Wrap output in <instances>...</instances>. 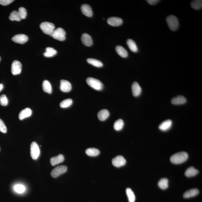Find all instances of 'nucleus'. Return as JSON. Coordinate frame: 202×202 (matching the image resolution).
Wrapping results in <instances>:
<instances>
[{"label":"nucleus","instance_id":"1","mask_svg":"<svg viewBox=\"0 0 202 202\" xmlns=\"http://www.w3.org/2000/svg\"><path fill=\"white\" fill-rule=\"evenodd\" d=\"M188 158V155L185 152H178L172 155L170 161L174 164H182L185 162Z\"/></svg>","mask_w":202,"mask_h":202},{"label":"nucleus","instance_id":"2","mask_svg":"<svg viewBox=\"0 0 202 202\" xmlns=\"http://www.w3.org/2000/svg\"><path fill=\"white\" fill-rule=\"evenodd\" d=\"M86 82L90 87L96 90L101 91L103 89V84L97 79L91 77H88L87 79Z\"/></svg>","mask_w":202,"mask_h":202},{"label":"nucleus","instance_id":"3","mask_svg":"<svg viewBox=\"0 0 202 202\" xmlns=\"http://www.w3.org/2000/svg\"><path fill=\"white\" fill-rule=\"evenodd\" d=\"M166 21L170 30L175 31L178 29L179 22L176 17L173 15H169L166 18Z\"/></svg>","mask_w":202,"mask_h":202},{"label":"nucleus","instance_id":"4","mask_svg":"<svg viewBox=\"0 0 202 202\" xmlns=\"http://www.w3.org/2000/svg\"><path fill=\"white\" fill-rule=\"evenodd\" d=\"M40 27L43 33L46 35H50L55 30V27L53 23L44 22L40 24Z\"/></svg>","mask_w":202,"mask_h":202},{"label":"nucleus","instance_id":"5","mask_svg":"<svg viewBox=\"0 0 202 202\" xmlns=\"http://www.w3.org/2000/svg\"><path fill=\"white\" fill-rule=\"evenodd\" d=\"M66 32L63 28L59 27L55 29L50 36L55 39L63 41L66 39Z\"/></svg>","mask_w":202,"mask_h":202},{"label":"nucleus","instance_id":"6","mask_svg":"<svg viewBox=\"0 0 202 202\" xmlns=\"http://www.w3.org/2000/svg\"><path fill=\"white\" fill-rule=\"evenodd\" d=\"M40 150L38 144L35 141L32 143L30 145V155L34 160H36L39 156Z\"/></svg>","mask_w":202,"mask_h":202},{"label":"nucleus","instance_id":"7","mask_svg":"<svg viewBox=\"0 0 202 202\" xmlns=\"http://www.w3.org/2000/svg\"><path fill=\"white\" fill-rule=\"evenodd\" d=\"M67 170V167L66 166H58L52 170L51 172V176L54 178H57L61 175L66 172Z\"/></svg>","mask_w":202,"mask_h":202},{"label":"nucleus","instance_id":"8","mask_svg":"<svg viewBox=\"0 0 202 202\" xmlns=\"http://www.w3.org/2000/svg\"><path fill=\"white\" fill-rule=\"evenodd\" d=\"M112 163L115 167H120L125 165L126 160L123 156L118 155L113 158L112 160Z\"/></svg>","mask_w":202,"mask_h":202},{"label":"nucleus","instance_id":"9","mask_svg":"<svg viewBox=\"0 0 202 202\" xmlns=\"http://www.w3.org/2000/svg\"><path fill=\"white\" fill-rule=\"evenodd\" d=\"M22 70V64L19 61L14 60L11 65V72L12 74L16 75L21 73Z\"/></svg>","mask_w":202,"mask_h":202},{"label":"nucleus","instance_id":"10","mask_svg":"<svg viewBox=\"0 0 202 202\" xmlns=\"http://www.w3.org/2000/svg\"><path fill=\"white\" fill-rule=\"evenodd\" d=\"M12 40L15 43L23 44L27 41L28 37L24 34H18L12 37Z\"/></svg>","mask_w":202,"mask_h":202},{"label":"nucleus","instance_id":"11","mask_svg":"<svg viewBox=\"0 0 202 202\" xmlns=\"http://www.w3.org/2000/svg\"><path fill=\"white\" fill-rule=\"evenodd\" d=\"M60 89L62 91L68 93L71 90V85L70 82L66 80H61L60 81Z\"/></svg>","mask_w":202,"mask_h":202},{"label":"nucleus","instance_id":"12","mask_svg":"<svg viewBox=\"0 0 202 202\" xmlns=\"http://www.w3.org/2000/svg\"><path fill=\"white\" fill-rule=\"evenodd\" d=\"M107 22L110 25L113 26H119L122 24L123 21L121 18L117 17H111L108 18Z\"/></svg>","mask_w":202,"mask_h":202},{"label":"nucleus","instance_id":"13","mask_svg":"<svg viewBox=\"0 0 202 202\" xmlns=\"http://www.w3.org/2000/svg\"><path fill=\"white\" fill-rule=\"evenodd\" d=\"M132 93L134 96L137 97L140 95L141 93V88L137 82H134L132 85Z\"/></svg>","mask_w":202,"mask_h":202},{"label":"nucleus","instance_id":"14","mask_svg":"<svg viewBox=\"0 0 202 202\" xmlns=\"http://www.w3.org/2000/svg\"><path fill=\"white\" fill-rule=\"evenodd\" d=\"M172 120H167L164 121L160 124L159 126V130L163 131H166L170 130L172 125Z\"/></svg>","mask_w":202,"mask_h":202},{"label":"nucleus","instance_id":"15","mask_svg":"<svg viewBox=\"0 0 202 202\" xmlns=\"http://www.w3.org/2000/svg\"><path fill=\"white\" fill-rule=\"evenodd\" d=\"M82 13L88 17L92 16L93 12L90 6L88 4H83L81 8Z\"/></svg>","mask_w":202,"mask_h":202},{"label":"nucleus","instance_id":"16","mask_svg":"<svg viewBox=\"0 0 202 202\" xmlns=\"http://www.w3.org/2000/svg\"><path fill=\"white\" fill-rule=\"evenodd\" d=\"M82 43L85 46H90L93 44V40L91 36L87 33L82 34L81 37Z\"/></svg>","mask_w":202,"mask_h":202},{"label":"nucleus","instance_id":"17","mask_svg":"<svg viewBox=\"0 0 202 202\" xmlns=\"http://www.w3.org/2000/svg\"><path fill=\"white\" fill-rule=\"evenodd\" d=\"M186 99L183 96H179L174 97L172 100V103L174 105H183L186 102Z\"/></svg>","mask_w":202,"mask_h":202},{"label":"nucleus","instance_id":"18","mask_svg":"<svg viewBox=\"0 0 202 202\" xmlns=\"http://www.w3.org/2000/svg\"><path fill=\"white\" fill-rule=\"evenodd\" d=\"M32 114V110L29 108H26L20 112L18 117L20 120H22L26 118L30 117Z\"/></svg>","mask_w":202,"mask_h":202},{"label":"nucleus","instance_id":"19","mask_svg":"<svg viewBox=\"0 0 202 202\" xmlns=\"http://www.w3.org/2000/svg\"><path fill=\"white\" fill-rule=\"evenodd\" d=\"M199 194V191L196 188L192 189L187 191L183 194V197L185 198H189L196 196Z\"/></svg>","mask_w":202,"mask_h":202},{"label":"nucleus","instance_id":"20","mask_svg":"<svg viewBox=\"0 0 202 202\" xmlns=\"http://www.w3.org/2000/svg\"><path fill=\"white\" fill-rule=\"evenodd\" d=\"M65 157L62 154H60L58 155V156L51 158L50 163L51 165L55 166L60 164L61 163H63Z\"/></svg>","mask_w":202,"mask_h":202},{"label":"nucleus","instance_id":"21","mask_svg":"<svg viewBox=\"0 0 202 202\" xmlns=\"http://www.w3.org/2000/svg\"><path fill=\"white\" fill-rule=\"evenodd\" d=\"M109 112L108 110L103 109L99 112L97 116L99 120L103 121L106 120L109 117Z\"/></svg>","mask_w":202,"mask_h":202},{"label":"nucleus","instance_id":"22","mask_svg":"<svg viewBox=\"0 0 202 202\" xmlns=\"http://www.w3.org/2000/svg\"><path fill=\"white\" fill-rule=\"evenodd\" d=\"M198 170L195 169V168L191 167L186 169L185 172V175L186 177L190 178V177L195 176L198 174Z\"/></svg>","mask_w":202,"mask_h":202},{"label":"nucleus","instance_id":"23","mask_svg":"<svg viewBox=\"0 0 202 202\" xmlns=\"http://www.w3.org/2000/svg\"><path fill=\"white\" fill-rule=\"evenodd\" d=\"M116 51L118 55L123 58H126L128 57V52L123 46H116Z\"/></svg>","mask_w":202,"mask_h":202},{"label":"nucleus","instance_id":"24","mask_svg":"<svg viewBox=\"0 0 202 202\" xmlns=\"http://www.w3.org/2000/svg\"><path fill=\"white\" fill-rule=\"evenodd\" d=\"M43 88L45 92L51 94L52 92V87L50 82L47 80L43 81Z\"/></svg>","mask_w":202,"mask_h":202},{"label":"nucleus","instance_id":"25","mask_svg":"<svg viewBox=\"0 0 202 202\" xmlns=\"http://www.w3.org/2000/svg\"><path fill=\"white\" fill-rule=\"evenodd\" d=\"M127 44L129 48L132 52H137L138 50V48L136 43L133 40L128 39L127 40Z\"/></svg>","mask_w":202,"mask_h":202},{"label":"nucleus","instance_id":"26","mask_svg":"<svg viewBox=\"0 0 202 202\" xmlns=\"http://www.w3.org/2000/svg\"><path fill=\"white\" fill-rule=\"evenodd\" d=\"M86 153L88 156H96L100 154V151L96 148H90L86 150Z\"/></svg>","mask_w":202,"mask_h":202},{"label":"nucleus","instance_id":"27","mask_svg":"<svg viewBox=\"0 0 202 202\" xmlns=\"http://www.w3.org/2000/svg\"><path fill=\"white\" fill-rule=\"evenodd\" d=\"M87 62L93 66L96 67L101 68L103 66V64L100 61L95 59L89 58L87 59Z\"/></svg>","mask_w":202,"mask_h":202},{"label":"nucleus","instance_id":"28","mask_svg":"<svg viewBox=\"0 0 202 202\" xmlns=\"http://www.w3.org/2000/svg\"><path fill=\"white\" fill-rule=\"evenodd\" d=\"M57 53V51L53 48L47 47L46 49V52L44 53V56L46 57H53Z\"/></svg>","mask_w":202,"mask_h":202},{"label":"nucleus","instance_id":"29","mask_svg":"<svg viewBox=\"0 0 202 202\" xmlns=\"http://www.w3.org/2000/svg\"><path fill=\"white\" fill-rule=\"evenodd\" d=\"M158 186L161 189L164 190L169 187V181L167 178H163L158 182Z\"/></svg>","mask_w":202,"mask_h":202},{"label":"nucleus","instance_id":"30","mask_svg":"<svg viewBox=\"0 0 202 202\" xmlns=\"http://www.w3.org/2000/svg\"><path fill=\"white\" fill-rule=\"evenodd\" d=\"M124 124V121L122 119H119L115 122L113 127L116 131H121L123 128Z\"/></svg>","mask_w":202,"mask_h":202},{"label":"nucleus","instance_id":"31","mask_svg":"<svg viewBox=\"0 0 202 202\" xmlns=\"http://www.w3.org/2000/svg\"><path fill=\"white\" fill-rule=\"evenodd\" d=\"M126 192L128 197L129 202H135L136 200V197L133 191L130 188H127L126 190Z\"/></svg>","mask_w":202,"mask_h":202},{"label":"nucleus","instance_id":"32","mask_svg":"<svg viewBox=\"0 0 202 202\" xmlns=\"http://www.w3.org/2000/svg\"><path fill=\"white\" fill-rule=\"evenodd\" d=\"M191 6L194 10H200L202 7V1L201 0H195L193 1L191 3Z\"/></svg>","mask_w":202,"mask_h":202},{"label":"nucleus","instance_id":"33","mask_svg":"<svg viewBox=\"0 0 202 202\" xmlns=\"http://www.w3.org/2000/svg\"><path fill=\"white\" fill-rule=\"evenodd\" d=\"M9 19L11 21H19L21 20V18H20L19 14H18V11H14L11 12L10 14V17H9Z\"/></svg>","mask_w":202,"mask_h":202},{"label":"nucleus","instance_id":"34","mask_svg":"<svg viewBox=\"0 0 202 202\" xmlns=\"http://www.w3.org/2000/svg\"><path fill=\"white\" fill-rule=\"evenodd\" d=\"M73 103V100L71 99H65V100L62 101L60 103V106L61 108H69L71 106Z\"/></svg>","mask_w":202,"mask_h":202},{"label":"nucleus","instance_id":"35","mask_svg":"<svg viewBox=\"0 0 202 202\" xmlns=\"http://www.w3.org/2000/svg\"><path fill=\"white\" fill-rule=\"evenodd\" d=\"M14 190L18 194L23 193L26 190L25 187L21 184H17L15 185L14 187Z\"/></svg>","mask_w":202,"mask_h":202},{"label":"nucleus","instance_id":"36","mask_svg":"<svg viewBox=\"0 0 202 202\" xmlns=\"http://www.w3.org/2000/svg\"><path fill=\"white\" fill-rule=\"evenodd\" d=\"M18 14L21 19H24L27 16V13L26 9L24 7H20L18 11Z\"/></svg>","mask_w":202,"mask_h":202},{"label":"nucleus","instance_id":"37","mask_svg":"<svg viewBox=\"0 0 202 202\" xmlns=\"http://www.w3.org/2000/svg\"><path fill=\"white\" fill-rule=\"evenodd\" d=\"M0 104L4 106H7L8 104V100L5 95L2 94L0 96Z\"/></svg>","mask_w":202,"mask_h":202},{"label":"nucleus","instance_id":"38","mask_svg":"<svg viewBox=\"0 0 202 202\" xmlns=\"http://www.w3.org/2000/svg\"><path fill=\"white\" fill-rule=\"evenodd\" d=\"M0 131L5 133L7 132V128L3 121L0 119Z\"/></svg>","mask_w":202,"mask_h":202},{"label":"nucleus","instance_id":"39","mask_svg":"<svg viewBox=\"0 0 202 202\" xmlns=\"http://www.w3.org/2000/svg\"><path fill=\"white\" fill-rule=\"evenodd\" d=\"M13 1V0H0V4L4 6L7 5Z\"/></svg>","mask_w":202,"mask_h":202},{"label":"nucleus","instance_id":"40","mask_svg":"<svg viewBox=\"0 0 202 202\" xmlns=\"http://www.w3.org/2000/svg\"><path fill=\"white\" fill-rule=\"evenodd\" d=\"M147 2L150 5H154L158 3L159 1L158 0H147Z\"/></svg>","mask_w":202,"mask_h":202},{"label":"nucleus","instance_id":"41","mask_svg":"<svg viewBox=\"0 0 202 202\" xmlns=\"http://www.w3.org/2000/svg\"><path fill=\"white\" fill-rule=\"evenodd\" d=\"M4 88V85L2 84H0V91H1Z\"/></svg>","mask_w":202,"mask_h":202},{"label":"nucleus","instance_id":"42","mask_svg":"<svg viewBox=\"0 0 202 202\" xmlns=\"http://www.w3.org/2000/svg\"><path fill=\"white\" fill-rule=\"evenodd\" d=\"M1 57H0V61H1Z\"/></svg>","mask_w":202,"mask_h":202}]
</instances>
